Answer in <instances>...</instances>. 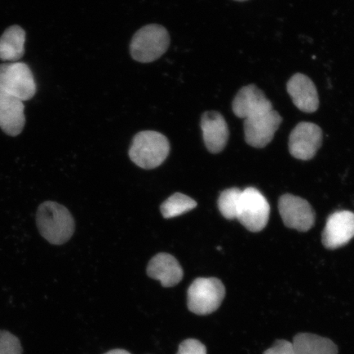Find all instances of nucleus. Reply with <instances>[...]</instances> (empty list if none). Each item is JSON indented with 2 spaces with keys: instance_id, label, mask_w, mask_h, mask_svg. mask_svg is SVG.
I'll return each instance as SVG.
<instances>
[{
  "instance_id": "nucleus-11",
  "label": "nucleus",
  "mask_w": 354,
  "mask_h": 354,
  "mask_svg": "<svg viewBox=\"0 0 354 354\" xmlns=\"http://www.w3.org/2000/svg\"><path fill=\"white\" fill-rule=\"evenodd\" d=\"M232 110L236 117L247 119L270 112L273 108L263 91L249 85L239 91L232 102Z\"/></svg>"
},
{
  "instance_id": "nucleus-13",
  "label": "nucleus",
  "mask_w": 354,
  "mask_h": 354,
  "mask_svg": "<svg viewBox=\"0 0 354 354\" xmlns=\"http://www.w3.org/2000/svg\"><path fill=\"white\" fill-rule=\"evenodd\" d=\"M287 91L294 104L302 112L313 113L319 108V96L311 79L296 73L287 83Z\"/></svg>"
},
{
  "instance_id": "nucleus-12",
  "label": "nucleus",
  "mask_w": 354,
  "mask_h": 354,
  "mask_svg": "<svg viewBox=\"0 0 354 354\" xmlns=\"http://www.w3.org/2000/svg\"><path fill=\"white\" fill-rule=\"evenodd\" d=\"M201 126L207 150L212 153L223 151L229 139L228 125L223 115L207 111L203 114Z\"/></svg>"
},
{
  "instance_id": "nucleus-23",
  "label": "nucleus",
  "mask_w": 354,
  "mask_h": 354,
  "mask_svg": "<svg viewBox=\"0 0 354 354\" xmlns=\"http://www.w3.org/2000/svg\"><path fill=\"white\" fill-rule=\"evenodd\" d=\"M104 354H131L129 352L127 351H124V349H113V351H111Z\"/></svg>"
},
{
  "instance_id": "nucleus-6",
  "label": "nucleus",
  "mask_w": 354,
  "mask_h": 354,
  "mask_svg": "<svg viewBox=\"0 0 354 354\" xmlns=\"http://www.w3.org/2000/svg\"><path fill=\"white\" fill-rule=\"evenodd\" d=\"M270 205L263 194L253 187L242 190L236 219L252 232L262 231L267 225Z\"/></svg>"
},
{
  "instance_id": "nucleus-9",
  "label": "nucleus",
  "mask_w": 354,
  "mask_h": 354,
  "mask_svg": "<svg viewBox=\"0 0 354 354\" xmlns=\"http://www.w3.org/2000/svg\"><path fill=\"white\" fill-rule=\"evenodd\" d=\"M281 122L282 118L275 110L245 119L243 129L246 143L254 148L266 147L272 140Z\"/></svg>"
},
{
  "instance_id": "nucleus-15",
  "label": "nucleus",
  "mask_w": 354,
  "mask_h": 354,
  "mask_svg": "<svg viewBox=\"0 0 354 354\" xmlns=\"http://www.w3.org/2000/svg\"><path fill=\"white\" fill-rule=\"evenodd\" d=\"M24 102L8 95H0V128L10 136H17L24 130L26 117Z\"/></svg>"
},
{
  "instance_id": "nucleus-4",
  "label": "nucleus",
  "mask_w": 354,
  "mask_h": 354,
  "mask_svg": "<svg viewBox=\"0 0 354 354\" xmlns=\"http://www.w3.org/2000/svg\"><path fill=\"white\" fill-rule=\"evenodd\" d=\"M225 295V286L219 279L198 278L187 292L188 308L197 315H209L219 308Z\"/></svg>"
},
{
  "instance_id": "nucleus-10",
  "label": "nucleus",
  "mask_w": 354,
  "mask_h": 354,
  "mask_svg": "<svg viewBox=\"0 0 354 354\" xmlns=\"http://www.w3.org/2000/svg\"><path fill=\"white\" fill-rule=\"evenodd\" d=\"M354 237V214L349 211H338L327 219L322 243L327 249L342 247Z\"/></svg>"
},
{
  "instance_id": "nucleus-17",
  "label": "nucleus",
  "mask_w": 354,
  "mask_h": 354,
  "mask_svg": "<svg viewBox=\"0 0 354 354\" xmlns=\"http://www.w3.org/2000/svg\"><path fill=\"white\" fill-rule=\"evenodd\" d=\"M292 343L296 354H338V348L333 342L314 334H298Z\"/></svg>"
},
{
  "instance_id": "nucleus-7",
  "label": "nucleus",
  "mask_w": 354,
  "mask_h": 354,
  "mask_svg": "<svg viewBox=\"0 0 354 354\" xmlns=\"http://www.w3.org/2000/svg\"><path fill=\"white\" fill-rule=\"evenodd\" d=\"M279 212L287 227L308 232L315 223V214L310 203L302 198L287 194L279 201Z\"/></svg>"
},
{
  "instance_id": "nucleus-2",
  "label": "nucleus",
  "mask_w": 354,
  "mask_h": 354,
  "mask_svg": "<svg viewBox=\"0 0 354 354\" xmlns=\"http://www.w3.org/2000/svg\"><path fill=\"white\" fill-rule=\"evenodd\" d=\"M170 152L167 137L158 131H144L136 134L129 150L131 161L144 169H153L165 162Z\"/></svg>"
},
{
  "instance_id": "nucleus-19",
  "label": "nucleus",
  "mask_w": 354,
  "mask_h": 354,
  "mask_svg": "<svg viewBox=\"0 0 354 354\" xmlns=\"http://www.w3.org/2000/svg\"><path fill=\"white\" fill-rule=\"evenodd\" d=\"M242 190L238 188H231L221 192L218 198V209L225 218L236 219L239 203Z\"/></svg>"
},
{
  "instance_id": "nucleus-18",
  "label": "nucleus",
  "mask_w": 354,
  "mask_h": 354,
  "mask_svg": "<svg viewBox=\"0 0 354 354\" xmlns=\"http://www.w3.org/2000/svg\"><path fill=\"white\" fill-rule=\"evenodd\" d=\"M198 203L193 198L180 193H176L162 203L160 209L163 218H174L192 211Z\"/></svg>"
},
{
  "instance_id": "nucleus-21",
  "label": "nucleus",
  "mask_w": 354,
  "mask_h": 354,
  "mask_svg": "<svg viewBox=\"0 0 354 354\" xmlns=\"http://www.w3.org/2000/svg\"><path fill=\"white\" fill-rule=\"evenodd\" d=\"M177 354H207V349L198 340L188 339L180 344Z\"/></svg>"
},
{
  "instance_id": "nucleus-3",
  "label": "nucleus",
  "mask_w": 354,
  "mask_h": 354,
  "mask_svg": "<svg viewBox=\"0 0 354 354\" xmlns=\"http://www.w3.org/2000/svg\"><path fill=\"white\" fill-rule=\"evenodd\" d=\"M169 44L170 37L165 28L158 24L147 25L133 37L131 55L139 63H152L165 54Z\"/></svg>"
},
{
  "instance_id": "nucleus-20",
  "label": "nucleus",
  "mask_w": 354,
  "mask_h": 354,
  "mask_svg": "<svg viewBox=\"0 0 354 354\" xmlns=\"http://www.w3.org/2000/svg\"><path fill=\"white\" fill-rule=\"evenodd\" d=\"M0 354H22L20 340L10 332L0 330Z\"/></svg>"
},
{
  "instance_id": "nucleus-24",
  "label": "nucleus",
  "mask_w": 354,
  "mask_h": 354,
  "mask_svg": "<svg viewBox=\"0 0 354 354\" xmlns=\"http://www.w3.org/2000/svg\"><path fill=\"white\" fill-rule=\"evenodd\" d=\"M236 1L243 2V1H247V0H236Z\"/></svg>"
},
{
  "instance_id": "nucleus-22",
  "label": "nucleus",
  "mask_w": 354,
  "mask_h": 354,
  "mask_svg": "<svg viewBox=\"0 0 354 354\" xmlns=\"http://www.w3.org/2000/svg\"><path fill=\"white\" fill-rule=\"evenodd\" d=\"M263 354H296L293 343L285 339L277 340L271 348L266 351Z\"/></svg>"
},
{
  "instance_id": "nucleus-5",
  "label": "nucleus",
  "mask_w": 354,
  "mask_h": 354,
  "mask_svg": "<svg viewBox=\"0 0 354 354\" xmlns=\"http://www.w3.org/2000/svg\"><path fill=\"white\" fill-rule=\"evenodd\" d=\"M35 93L37 84L28 64L20 62L0 64V95L24 102L32 99Z\"/></svg>"
},
{
  "instance_id": "nucleus-14",
  "label": "nucleus",
  "mask_w": 354,
  "mask_h": 354,
  "mask_svg": "<svg viewBox=\"0 0 354 354\" xmlns=\"http://www.w3.org/2000/svg\"><path fill=\"white\" fill-rule=\"evenodd\" d=\"M147 274L150 278L160 281L165 288L178 285L184 276L183 268L178 261L174 256L166 253L155 255L150 260Z\"/></svg>"
},
{
  "instance_id": "nucleus-8",
  "label": "nucleus",
  "mask_w": 354,
  "mask_h": 354,
  "mask_svg": "<svg viewBox=\"0 0 354 354\" xmlns=\"http://www.w3.org/2000/svg\"><path fill=\"white\" fill-rule=\"evenodd\" d=\"M322 142V131L317 124L303 122L291 131L290 152L295 158L307 161L315 156Z\"/></svg>"
},
{
  "instance_id": "nucleus-16",
  "label": "nucleus",
  "mask_w": 354,
  "mask_h": 354,
  "mask_svg": "<svg viewBox=\"0 0 354 354\" xmlns=\"http://www.w3.org/2000/svg\"><path fill=\"white\" fill-rule=\"evenodd\" d=\"M26 32L15 25L6 30L0 37V59L15 63L25 54Z\"/></svg>"
},
{
  "instance_id": "nucleus-1",
  "label": "nucleus",
  "mask_w": 354,
  "mask_h": 354,
  "mask_svg": "<svg viewBox=\"0 0 354 354\" xmlns=\"http://www.w3.org/2000/svg\"><path fill=\"white\" fill-rule=\"evenodd\" d=\"M37 223L39 233L52 245H63L74 233L72 214L64 206L55 202H44L39 207Z\"/></svg>"
}]
</instances>
